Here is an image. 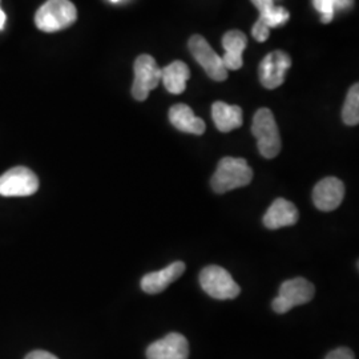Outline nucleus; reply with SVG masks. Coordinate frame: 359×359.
<instances>
[{
    "instance_id": "f257e3e1",
    "label": "nucleus",
    "mask_w": 359,
    "mask_h": 359,
    "mask_svg": "<svg viewBox=\"0 0 359 359\" xmlns=\"http://www.w3.org/2000/svg\"><path fill=\"white\" fill-rule=\"evenodd\" d=\"M253 180V169L246 160L238 157H224L219 160L217 169L210 180L212 189L216 193L231 192L249 185Z\"/></svg>"
},
{
    "instance_id": "f03ea898",
    "label": "nucleus",
    "mask_w": 359,
    "mask_h": 359,
    "mask_svg": "<svg viewBox=\"0 0 359 359\" xmlns=\"http://www.w3.org/2000/svg\"><path fill=\"white\" fill-rule=\"evenodd\" d=\"M77 19L75 4L69 0H47L35 15V25L43 32H57L72 26Z\"/></svg>"
},
{
    "instance_id": "7ed1b4c3",
    "label": "nucleus",
    "mask_w": 359,
    "mask_h": 359,
    "mask_svg": "<svg viewBox=\"0 0 359 359\" xmlns=\"http://www.w3.org/2000/svg\"><path fill=\"white\" fill-rule=\"evenodd\" d=\"M252 133L256 137L257 147L262 157L274 158L281 152V137L273 112L261 108L253 117Z\"/></svg>"
},
{
    "instance_id": "20e7f679",
    "label": "nucleus",
    "mask_w": 359,
    "mask_h": 359,
    "mask_svg": "<svg viewBox=\"0 0 359 359\" xmlns=\"http://www.w3.org/2000/svg\"><path fill=\"white\" fill-rule=\"evenodd\" d=\"M316 293V287L306 278L297 277L281 283L278 295L273 299L271 308L277 314H285L295 306L309 304Z\"/></svg>"
},
{
    "instance_id": "39448f33",
    "label": "nucleus",
    "mask_w": 359,
    "mask_h": 359,
    "mask_svg": "<svg viewBox=\"0 0 359 359\" xmlns=\"http://www.w3.org/2000/svg\"><path fill=\"white\" fill-rule=\"evenodd\" d=\"M198 281L206 294L219 301L233 299L241 293V287L231 273L218 265H209L201 270Z\"/></svg>"
},
{
    "instance_id": "423d86ee",
    "label": "nucleus",
    "mask_w": 359,
    "mask_h": 359,
    "mask_svg": "<svg viewBox=\"0 0 359 359\" xmlns=\"http://www.w3.org/2000/svg\"><path fill=\"white\" fill-rule=\"evenodd\" d=\"M161 81V68L151 55H140L135 62V80L132 96L137 102L148 99L149 92L157 88Z\"/></svg>"
},
{
    "instance_id": "0eeeda50",
    "label": "nucleus",
    "mask_w": 359,
    "mask_h": 359,
    "mask_svg": "<svg viewBox=\"0 0 359 359\" xmlns=\"http://www.w3.org/2000/svg\"><path fill=\"white\" fill-rule=\"evenodd\" d=\"M39 189L38 176L26 167H15L0 176V196L28 197Z\"/></svg>"
},
{
    "instance_id": "6e6552de",
    "label": "nucleus",
    "mask_w": 359,
    "mask_h": 359,
    "mask_svg": "<svg viewBox=\"0 0 359 359\" xmlns=\"http://www.w3.org/2000/svg\"><path fill=\"white\" fill-rule=\"evenodd\" d=\"M188 47L197 63L205 69L208 76L216 81H225L228 79V69L222 63L221 56H218L201 35H193Z\"/></svg>"
},
{
    "instance_id": "1a4fd4ad",
    "label": "nucleus",
    "mask_w": 359,
    "mask_h": 359,
    "mask_svg": "<svg viewBox=\"0 0 359 359\" xmlns=\"http://www.w3.org/2000/svg\"><path fill=\"white\" fill-rule=\"evenodd\" d=\"M292 67V57L285 51L268 53L258 67V76L261 84L268 90L281 87L286 77V71Z\"/></svg>"
},
{
    "instance_id": "9d476101",
    "label": "nucleus",
    "mask_w": 359,
    "mask_h": 359,
    "mask_svg": "<svg viewBox=\"0 0 359 359\" xmlns=\"http://www.w3.org/2000/svg\"><path fill=\"white\" fill-rule=\"evenodd\" d=\"M189 344L180 333H169L151 344L147 348V359H188Z\"/></svg>"
},
{
    "instance_id": "9b49d317",
    "label": "nucleus",
    "mask_w": 359,
    "mask_h": 359,
    "mask_svg": "<svg viewBox=\"0 0 359 359\" xmlns=\"http://www.w3.org/2000/svg\"><path fill=\"white\" fill-rule=\"evenodd\" d=\"M345 198V185L337 177H326L317 182L313 191V203L322 212H333Z\"/></svg>"
},
{
    "instance_id": "f8f14e48",
    "label": "nucleus",
    "mask_w": 359,
    "mask_h": 359,
    "mask_svg": "<svg viewBox=\"0 0 359 359\" xmlns=\"http://www.w3.org/2000/svg\"><path fill=\"white\" fill-rule=\"evenodd\" d=\"M185 269L187 266L182 261H176L168 265L164 269L145 274L140 283L142 292H145L147 294L163 293L170 283L179 280L180 277L184 274Z\"/></svg>"
},
{
    "instance_id": "ddd939ff",
    "label": "nucleus",
    "mask_w": 359,
    "mask_h": 359,
    "mask_svg": "<svg viewBox=\"0 0 359 359\" xmlns=\"http://www.w3.org/2000/svg\"><path fill=\"white\" fill-rule=\"evenodd\" d=\"M298 219L299 212L297 206L292 201L280 197L269 206L262 218V222L270 231H277L285 226H293L298 222Z\"/></svg>"
},
{
    "instance_id": "4468645a",
    "label": "nucleus",
    "mask_w": 359,
    "mask_h": 359,
    "mask_svg": "<svg viewBox=\"0 0 359 359\" xmlns=\"http://www.w3.org/2000/svg\"><path fill=\"white\" fill-rule=\"evenodd\" d=\"M246 46H248V38L240 29H231L224 35L222 47L225 50V53L221 59L226 69L237 71L244 65L243 53Z\"/></svg>"
},
{
    "instance_id": "2eb2a0df",
    "label": "nucleus",
    "mask_w": 359,
    "mask_h": 359,
    "mask_svg": "<svg viewBox=\"0 0 359 359\" xmlns=\"http://www.w3.org/2000/svg\"><path fill=\"white\" fill-rule=\"evenodd\" d=\"M169 121L176 129L185 133L201 136L206 130L203 118L194 115L192 108L187 104H176L169 109Z\"/></svg>"
},
{
    "instance_id": "dca6fc26",
    "label": "nucleus",
    "mask_w": 359,
    "mask_h": 359,
    "mask_svg": "<svg viewBox=\"0 0 359 359\" xmlns=\"http://www.w3.org/2000/svg\"><path fill=\"white\" fill-rule=\"evenodd\" d=\"M212 117L219 132H231L240 128L244 123L243 109L238 105H229L224 102H216L212 105Z\"/></svg>"
},
{
    "instance_id": "f3484780",
    "label": "nucleus",
    "mask_w": 359,
    "mask_h": 359,
    "mask_svg": "<svg viewBox=\"0 0 359 359\" xmlns=\"http://www.w3.org/2000/svg\"><path fill=\"white\" fill-rule=\"evenodd\" d=\"M191 77L189 67L176 60L161 69V80L169 93L180 95L187 90V81Z\"/></svg>"
},
{
    "instance_id": "a211bd4d",
    "label": "nucleus",
    "mask_w": 359,
    "mask_h": 359,
    "mask_svg": "<svg viewBox=\"0 0 359 359\" xmlns=\"http://www.w3.org/2000/svg\"><path fill=\"white\" fill-rule=\"evenodd\" d=\"M342 120L346 126L354 127L359 123V86L355 83L347 93L342 109Z\"/></svg>"
},
{
    "instance_id": "6ab92c4d",
    "label": "nucleus",
    "mask_w": 359,
    "mask_h": 359,
    "mask_svg": "<svg viewBox=\"0 0 359 359\" xmlns=\"http://www.w3.org/2000/svg\"><path fill=\"white\" fill-rule=\"evenodd\" d=\"M313 3L316 10L321 13L322 23H330L333 20L338 0H313Z\"/></svg>"
},
{
    "instance_id": "aec40b11",
    "label": "nucleus",
    "mask_w": 359,
    "mask_h": 359,
    "mask_svg": "<svg viewBox=\"0 0 359 359\" xmlns=\"http://www.w3.org/2000/svg\"><path fill=\"white\" fill-rule=\"evenodd\" d=\"M252 35L256 39L257 41L264 43L266 41L270 36V28L265 26L261 20H257L256 25L252 28Z\"/></svg>"
},
{
    "instance_id": "412c9836",
    "label": "nucleus",
    "mask_w": 359,
    "mask_h": 359,
    "mask_svg": "<svg viewBox=\"0 0 359 359\" xmlns=\"http://www.w3.org/2000/svg\"><path fill=\"white\" fill-rule=\"evenodd\" d=\"M325 359H355V355L348 347H338L330 351Z\"/></svg>"
},
{
    "instance_id": "4be33fe9",
    "label": "nucleus",
    "mask_w": 359,
    "mask_h": 359,
    "mask_svg": "<svg viewBox=\"0 0 359 359\" xmlns=\"http://www.w3.org/2000/svg\"><path fill=\"white\" fill-rule=\"evenodd\" d=\"M252 3L256 6L257 10L259 11V16H266L276 8L274 0H252Z\"/></svg>"
},
{
    "instance_id": "5701e85b",
    "label": "nucleus",
    "mask_w": 359,
    "mask_h": 359,
    "mask_svg": "<svg viewBox=\"0 0 359 359\" xmlns=\"http://www.w3.org/2000/svg\"><path fill=\"white\" fill-rule=\"evenodd\" d=\"M26 359H59L56 355H53L48 351H43V350H36V351H32L27 355Z\"/></svg>"
},
{
    "instance_id": "b1692460",
    "label": "nucleus",
    "mask_w": 359,
    "mask_h": 359,
    "mask_svg": "<svg viewBox=\"0 0 359 359\" xmlns=\"http://www.w3.org/2000/svg\"><path fill=\"white\" fill-rule=\"evenodd\" d=\"M4 25H6V13H3L0 8V29L4 28Z\"/></svg>"
},
{
    "instance_id": "393cba45",
    "label": "nucleus",
    "mask_w": 359,
    "mask_h": 359,
    "mask_svg": "<svg viewBox=\"0 0 359 359\" xmlns=\"http://www.w3.org/2000/svg\"><path fill=\"white\" fill-rule=\"evenodd\" d=\"M111 1H114V3H117V1H120V0H111Z\"/></svg>"
}]
</instances>
